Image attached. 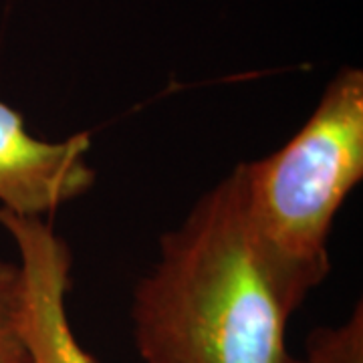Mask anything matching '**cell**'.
Listing matches in <instances>:
<instances>
[{"mask_svg": "<svg viewBox=\"0 0 363 363\" xmlns=\"http://www.w3.org/2000/svg\"><path fill=\"white\" fill-rule=\"evenodd\" d=\"M238 166L248 228L272 272L303 305L331 271V228L363 180L362 71L341 69L285 145Z\"/></svg>", "mask_w": 363, "mask_h": 363, "instance_id": "cell-2", "label": "cell"}, {"mask_svg": "<svg viewBox=\"0 0 363 363\" xmlns=\"http://www.w3.org/2000/svg\"><path fill=\"white\" fill-rule=\"evenodd\" d=\"M298 307L248 228L234 166L160 238L131 295L133 345L142 363H293Z\"/></svg>", "mask_w": 363, "mask_h": 363, "instance_id": "cell-1", "label": "cell"}, {"mask_svg": "<svg viewBox=\"0 0 363 363\" xmlns=\"http://www.w3.org/2000/svg\"><path fill=\"white\" fill-rule=\"evenodd\" d=\"M0 226L18 252L16 325L30 363H97L81 347L67 315L73 257L65 238L40 216L0 210Z\"/></svg>", "mask_w": 363, "mask_h": 363, "instance_id": "cell-3", "label": "cell"}, {"mask_svg": "<svg viewBox=\"0 0 363 363\" xmlns=\"http://www.w3.org/2000/svg\"><path fill=\"white\" fill-rule=\"evenodd\" d=\"M293 363H363V305L355 303L345 321L315 327Z\"/></svg>", "mask_w": 363, "mask_h": 363, "instance_id": "cell-5", "label": "cell"}, {"mask_svg": "<svg viewBox=\"0 0 363 363\" xmlns=\"http://www.w3.org/2000/svg\"><path fill=\"white\" fill-rule=\"evenodd\" d=\"M18 267L0 260V363H30L16 325Z\"/></svg>", "mask_w": 363, "mask_h": 363, "instance_id": "cell-6", "label": "cell"}, {"mask_svg": "<svg viewBox=\"0 0 363 363\" xmlns=\"http://www.w3.org/2000/svg\"><path fill=\"white\" fill-rule=\"evenodd\" d=\"M87 131L59 142L35 138L18 109L0 101V210L45 218L95 184Z\"/></svg>", "mask_w": 363, "mask_h": 363, "instance_id": "cell-4", "label": "cell"}]
</instances>
